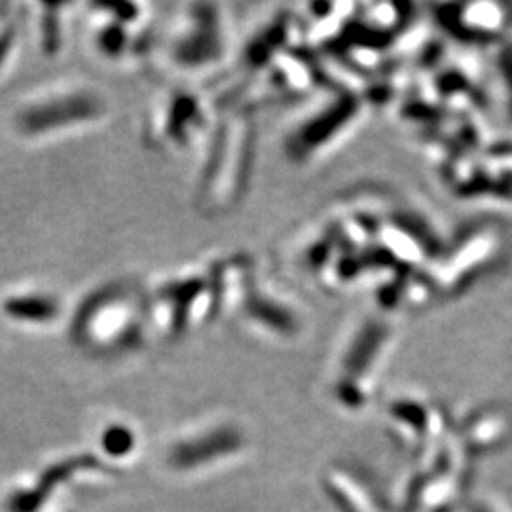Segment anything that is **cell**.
<instances>
[{
  "label": "cell",
  "instance_id": "cell-11",
  "mask_svg": "<svg viewBox=\"0 0 512 512\" xmlns=\"http://www.w3.org/2000/svg\"><path fill=\"white\" fill-rule=\"evenodd\" d=\"M0 315L21 329L48 330L59 321H69L59 294L50 289H16L0 298Z\"/></svg>",
  "mask_w": 512,
  "mask_h": 512
},
{
  "label": "cell",
  "instance_id": "cell-5",
  "mask_svg": "<svg viewBox=\"0 0 512 512\" xmlns=\"http://www.w3.org/2000/svg\"><path fill=\"white\" fill-rule=\"evenodd\" d=\"M158 44L156 50L169 71L179 76L207 73L219 67L226 55L224 18L215 4L184 6L165 25Z\"/></svg>",
  "mask_w": 512,
  "mask_h": 512
},
{
  "label": "cell",
  "instance_id": "cell-8",
  "mask_svg": "<svg viewBox=\"0 0 512 512\" xmlns=\"http://www.w3.org/2000/svg\"><path fill=\"white\" fill-rule=\"evenodd\" d=\"M395 327L387 317L365 315L346 332L338 346L334 361V378L338 391L346 393L351 385L363 387L366 382L374 384V376L382 368L389 351L395 344Z\"/></svg>",
  "mask_w": 512,
  "mask_h": 512
},
{
  "label": "cell",
  "instance_id": "cell-10",
  "mask_svg": "<svg viewBox=\"0 0 512 512\" xmlns=\"http://www.w3.org/2000/svg\"><path fill=\"white\" fill-rule=\"evenodd\" d=\"M361 103L351 92H334L327 97L319 110L310 112L302 124L291 131L289 150L294 160H308L323 154L321 150L329 148L338 141L336 135H344L361 118Z\"/></svg>",
  "mask_w": 512,
  "mask_h": 512
},
{
  "label": "cell",
  "instance_id": "cell-1",
  "mask_svg": "<svg viewBox=\"0 0 512 512\" xmlns=\"http://www.w3.org/2000/svg\"><path fill=\"white\" fill-rule=\"evenodd\" d=\"M74 346L92 355H126L150 338L147 289L131 279L95 287L69 315Z\"/></svg>",
  "mask_w": 512,
  "mask_h": 512
},
{
  "label": "cell",
  "instance_id": "cell-13",
  "mask_svg": "<svg viewBox=\"0 0 512 512\" xmlns=\"http://www.w3.org/2000/svg\"><path fill=\"white\" fill-rule=\"evenodd\" d=\"M8 10L10 6H6L4 12L0 14V71H4L10 65L18 44V27H16L14 16L8 14Z\"/></svg>",
  "mask_w": 512,
  "mask_h": 512
},
{
  "label": "cell",
  "instance_id": "cell-4",
  "mask_svg": "<svg viewBox=\"0 0 512 512\" xmlns=\"http://www.w3.org/2000/svg\"><path fill=\"white\" fill-rule=\"evenodd\" d=\"M109 101L93 86L59 82L25 97L12 114V131L21 141L42 143L99 126Z\"/></svg>",
  "mask_w": 512,
  "mask_h": 512
},
{
  "label": "cell",
  "instance_id": "cell-12",
  "mask_svg": "<svg viewBox=\"0 0 512 512\" xmlns=\"http://www.w3.org/2000/svg\"><path fill=\"white\" fill-rule=\"evenodd\" d=\"M50 14H42L44 16V25H42V35H40V46L44 48V52L50 55L59 54V50L63 48V25H61V14H57L61 10V6H48Z\"/></svg>",
  "mask_w": 512,
  "mask_h": 512
},
{
  "label": "cell",
  "instance_id": "cell-9",
  "mask_svg": "<svg viewBox=\"0 0 512 512\" xmlns=\"http://www.w3.org/2000/svg\"><path fill=\"white\" fill-rule=\"evenodd\" d=\"M291 304L274 287L264 285L256 274L232 311V317H238L243 327L264 340L293 342L302 332V317Z\"/></svg>",
  "mask_w": 512,
  "mask_h": 512
},
{
  "label": "cell",
  "instance_id": "cell-2",
  "mask_svg": "<svg viewBox=\"0 0 512 512\" xmlns=\"http://www.w3.org/2000/svg\"><path fill=\"white\" fill-rule=\"evenodd\" d=\"M217 260L181 268L147 289L150 338L177 342L222 315Z\"/></svg>",
  "mask_w": 512,
  "mask_h": 512
},
{
  "label": "cell",
  "instance_id": "cell-6",
  "mask_svg": "<svg viewBox=\"0 0 512 512\" xmlns=\"http://www.w3.org/2000/svg\"><path fill=\"white\" fill-rule=\"evenodd\" d=\"M213 129L205 97L188 88H173L152 103L145 135L152 147L184 154L207 143Z\"/></svg>",
  "mask_w": 512,
  "mask_h": 512
},
{
  "label": "cell",
  "instance_id": "cell-7",
  "mask_svg": "<svg viewBox=\"0 0 512 512\" xmlns=\"http://www.w3.org/2000/svg\"><path fill=\"white\" fill-rule=\"evenodd\" d=\"M150 16L143 4H97L88 14V35L95 55L107 63H129L154 50L148 37Z\"/></svg>",
  "mask_w": 512,
  "mask_h": 512
},
{
  "label": "cell",
  "instance_id": "cell-3",
  "mask_svg": "<svg viewBox=\"0 0 512 512\" xmlns=\"http://www.w3.org/2000/svg\"><path fill=\"white\" fill-rule=\"evenodd\" d=\"M255 156V124L247 110H232L205 143L196 184L203 215H224L245 196Z\"/></svg>",
  "mask_w": 512,
  "mask_h": 512
}]
</instances>
